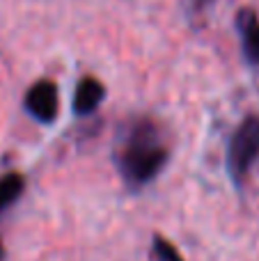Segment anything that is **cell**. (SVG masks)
Listing matches in <instances>:
<instances>
[{
	"label": "cell",
	"mask_w": 259,
	"mask_h": 261,
	"mask_svg": "<svg viewBox=\"0 0 259 261\" xmlns=\"http://www.w3.org/2000/svg\"><path fill=\"white\" fill-rule=\"evenodd\" d=\"M151 254H154V261H184L179 250L161 234H156L151 241Z\"/></svg>",
	"instance_id": "7"
},
{
	"label": "cell",
	"mask_w": 259,
	"mask_h": 261,
	"mask_svg": "<svg viewBox=\"0 0 259 261\" xmlns=\"http://www.w3.org/2000/svg\"><path fill=\"white\" fill-rule=\"evenodd\" d=\"M259 156V117L248 115L237 128L227 144V172L237 186H243L250 167Z\"/></svg>",
	"instance_id": "2"
},
{
	"label": "cell",
	"mask_w": 259,
	"mask_h": 261,
	"mask_svg": "<svg viewBox=\"0 0 259 261\" xmlns=\"http://www.w3.org/2000/svg\"><path fill=\"white\" fill-rule=\"evenodd\" d=\"M106 99V87L99 78L94 76H85L78 81L76 92H73V103L71 110L76 117H87L92 115Z\"/></svg>",
	"instance_id": "4"
},
{
	"label": "cell",
	"mask_w": 259,
	"mask_h": 261,
	"mask_svg": "<svg viewBox=\"0 0 259 261\" xmlns=\"http://www.w3.org/2000/svg\"><path fill=\"white\" fill-rule=\"evenodd\" d=\"M209 3H211V0H191V5H193V9H195V12H202V9H204Z\"/></svg>",
	"instance_id": "8"
},
{
	"label": "cell",
	"mask_w": 259,
	"mask_h": 261,
	"mask_svg": "<svg viewBox=\"0 0 259 261\" xmlns=\"http://www.w3.org/2000/svg\"><path fill=\"white\" fill-rule=\"evenodd\" d=\"M237 30L241 35V53L246 62L259 67V16L252 9H239Z\"/></svg>",
	"instance_id": "5"
},
{
	"label": "cell",
	"mask_w": 259,
	"mask_h": 261,
	"mask_svg": "<svg viewBox=\"0 0 259 261\" xmlns=\"http://www.w3.org/2000/svg\"><path fill=\"white\" fill-rule=\"evenodd\" d=\"M58 106H60V96H58V85L53 81H41L32 83L30 90L25 92V99H23V108L30 115L32 119L41 124H50L58 117Z\"/></svg>",
	"instance_id": "3"
},
{
	"label": "cell",
	"mask_w": 259,
	"mask_h": 261,
	"mask_svg": "<svg viewBox=\"0 0 259 261\" xmlns=\"http://www.w3.org/2000/svg\"><path fill=\"white\" fill-rule=\"evenodd\" d=\"M113 158L128 188H145L163 172L170 158L165 128L151 117H131L119 130Z\"/></svg>",
	"instance_id": "1"
},
{
	"label": "cell",
	"mask_w": 259,
	"mask_h": 261,
	"mask_svg": "<svg viewBox=\"0 0 259 261\" xmlns=\"http://www.w3.org/2000/svg\"><path fill=\"white\" fill-rule=\"evenodd\" d=\"M5 259V245H3V241H0V261Z\"/></svg>",
	"instance_id": "9"
},
{
	"label": "cell",
	"mask_w": 259,
	"mask_h": 261,
	"mask_svg": "<svg viewBox=\"0 0 259 261\" xmlns=\"http://www.w3.org/2000/svg\"><path fill=\"white\" fill-rule=\"evenodd\" d=\"M25 190V179L18 172H7L0 176V213L7 211L12 204L18 202V197Z\"/></svg>",
	"instance_id": "6"
}]
</instances>
